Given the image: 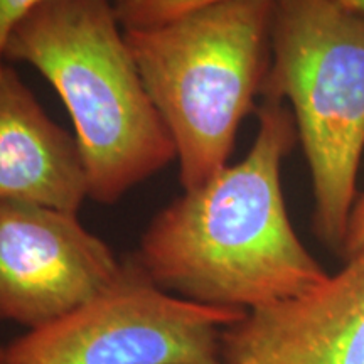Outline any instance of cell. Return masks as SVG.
I'll list each match as a JSON object with an SVG mask.
<instances>
[{
	"mask_svg": "<svg viewBox=\"0 0 364 364\" xmlns=\"http://www.w3.org/2000/svg\"><path fill=\"white\" fill-rule=\"evenodd\" d=\"M257 117L247 156L161 209L130 255L164 292L250 312L302 297L329 279L285 206L282 164L299 140L292 112L262 102Z\"/></svg>",
	"mask_w": 364,
	"mask_h": 364,
	"instance_id": "obj_1",
	"label": "cell"
},
{
	"mask_svg": "<svg viewBox=\"0 0 364 364\" xmlns=\"http://www.w3.org/2000/svg\"><path fill=\"white\" fill-rule=\"evenodd\" d=\"M4 59L33 66L63 100L93 201H120L177 159L113 0H46L14 27Z\"/></svg>",
	"mask_w": 364,
	"mask_h": 364,
	"instance_id": "obj_2",
	"label": "cell"
},
{
	"mask_svg": "<svg viewBox=\"0 0 364 364\" xmlns=\"http://www.w3.org/2000/svg\"><path fill=\"white\" fill-rule=\"evenodd\" d=\"M275 0H225L124 29L136 70L174 140L182 189L228 166L272 61Z\"/></svg>",
	"mask_w": 364,
	"mask_h": 364,
	"instance_id": "obj_3",
	"label": "cell"
},
{
	"mask_svg": "<svg viewBox=\"0 0 364 364\" xmlns=\"http://www.w3.org/2000/svg\"><path fill=\"white\" fill-rule=\"evenodd\" d=\"M263 102L290 103L314 191V231L343 253L364 152V14L275 0Z\"/></svg>",
	"mask_w": 364,
	"mask_h": 364,
	"instance_id": "obj_4",
	"label": "cell"
},
{
	"mask_svg": "<svg viewBox=\"0 0 364 364\" xmlns=\"http://www.w3.org/2000/svg\"><path fill=\"white\" fill-rule=\"evenodd\" d=\"M247 316L159 289L127 258L110 289L6 346L7 364H198L221 358V332Z\"/></svg>",
	"mask_w": 364,
	"mask_h": 364,
	"instance_id": "obj_5",
	"label": "cell"
},
{
	"mask_svg": "<svg viewBox=\"0 0 364 364\" xmlns=\"http://www.w3.org/2000/svg\"><path fill=\"white\" fill-rule=\"evenodd\" d=\"M118 260L76 213L0 203V321L44 327L98 297L118 280Z\"/></svg>",
	"mask_w": 364,
	"mask_h": 364,
	"instance_id": "obj_6",
	"label": "cell"
},
{
	"mask_svg": "<svg viewBox=\"0 0 364 364\" xmlns=\"http://www.w3.org/2000/svg\"><path fill=\"white\" fill-rule=\"evenodd\" d=\"M235 364H364V250L302 297L247 312L221 332Z\"/></svg>",
	"mask_w": 364,
	"mask_h": 364,
	"instance_id": "obj_7",
	"label": "cell"
},
{
	"mask_svg": "<svg viewBox=\"0 0 364 364\" xmlns=\"http://www.w3.org/2000/svg\"><path fill=\"white\" fill-rule=\"evenodd\" d=\"M88 179L78 142L48 117L6 65L0 71V203H31L78 215Z\"/></svg>",
	"mask_w": 364,
	"mask_h": 364,
	"instance_id": "obj_8",
	"label": "cell"
},
{
	"mask_svg": "<svg viewBox=\"0 0 364 364\" xmlns=\"http://www.w3.org/2000/svg\"><path fill=\"white\" fill-rule=\"evenodd\" d=\"M225 0H125L115 6L124 29H140L162 24L184 14Z\"/></svg>",
	"mask_w": 364,
	"mask_h": 364,
	"instance_id": "obj_9",
	"label": "cell"
},
{
	"mask_svg": "<svg viewBox=\"0 0 364 364\" xmlns=\"http://www.w3.org/2000/svg\"><path fill=\"white\" fill-rule=\"evenodd\" d=\"M46 0H0V71L6 66V59H4V49H6V43L11 36L12 29L31 11H34L36 7ZM115 6L125 2V0H113Z\"/></svg>",
	"mask_w": 364,
	"mask_h": 364,
	"instance_id": "obj_10",
	"label": "cell"
},
{
	"mask_svg": "<svg viewBox=\"0 0 364 364\" xmlns=\"http://www.w3.org/2000/svg\"><path fill=\"white\" fill-rule=\"evenodd\" d=\"M361 250H364V194L356 199L353 206L341 257L348 260L349 257L359 253Z\"/></svg>",
	"mask_w": 364,
	"mask_h": 364,
	"instance_id": "obj_11",
	"label": "cell"
},
{
	"mask_svg": "<svg viewBox=\"0 0 364 364\" xmlns=\"http://www.w3.org/2000/svg\"><path fill=\"white\" fill-rule=\"evenodd\" d=\"M343 6L353 9V11L363 12L364 14V0H338Z\"/></svg>",
	"mask_w": 364,
	"mask_h": 364,
	"instance_id": "obj_12",
	"label": "cell"
},
{
	"mask_svg": "<svg viewBox=\"0 0 364 364\" xmlns=\"http://www.w3.org/2000/svg\"><path fill=\"white\" fill-rule=\"evenodd\" d=\"M198 364H235V363H228L225 359L218 358V359H211V361H204V363H198Z\"/></svg>",
	"mask_w": 364,
	"mask_h": 364,
	"instance_id": "obj_13",
	"label": "cell"
},
{
	"mask_svg": "<svg viewBox=\"0 0 364 364\" xmlns=\"http://www.w3.org/2000/svg\"><path fill=\"white\" fill-rule=\"evenodd\" d=\"M0 364H7V358H6V346H0Z\"/></svg>",
	"mask_w": 364,
	"mask_h": 364,
	"instance_id": "obj_14",
	"label": "cell"
}]
</instances>
